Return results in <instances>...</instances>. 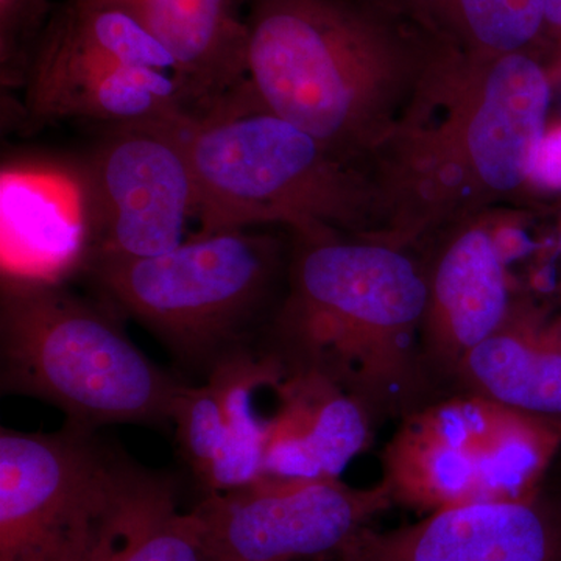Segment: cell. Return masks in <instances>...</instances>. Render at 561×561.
Wrapping results in <instances>:
<instances>
[{"instance_id":"cell-1","label":"cell","mask_w":561,"mask_h":561,"mask_svg":"<svg viewBox=\"0 0 561 561\" xmlns=\"http://www.w3.org/2000/svg\"><path fill=\"white\" fill-rule=\"evenodd\" d=\"M553 79L529 51L482 57L435 46L415 98L371 171L390 242L416 249L470 217L519 205L548 131Z\"/></svg>"},{"instance_id":"cell-2","label":"cell","mask_w":561,"mask_h":561,"mask_svg":"<svg viewBox=\"0 0 561 561\" xmlns=\"http://www.w3.org/2000/svg\"><path fill=\"white\" fill-rule=\"evenodd\" d=\"M289 234L286 289L264 330L265 353L286 371L330 379L378 424L435 400L421 357L420 254L378 239Z\"/></svg>"},{"instance_id":"cell-3","label":"cell","mask_w":561,"mask_h":561,"mask_svg":"<svg viewBox=\"0 0 561 561\" xmlns=\"http://www.w3.org/2000/svg\"><path fill=\"white\" fill-rule=\"evenodd\" d=\"M247 33L254 103L370 169L435 50L359 0H249Z\"/></svg>"},{"instance_id":"cell-4","label":"cell","mask_w":561,"mask_h":561,"mask_svg":"<svg viewBox=\"0 0 561 561\" xmlns=\"http://www.w3.org/2000/svg\"><path fill=\"white\" fill-rule=\"evenodd\" d=\"M198 232L280 227L390 242V217L370 168L250 103L190 122Z\"/></svg>"},{"instance_id":"cell-5","label":"cell","mask_w":561,"mask_h":561,"mask_svg":"<svg viewBox=\"0 0 561 561\" xmlns=\"http://www.w3.org/2000/svg\"><path fill=\"white\" fill-rule=\"evenodd\" d=\"M0 387L49 402L73 426L172 423L184 383L125 334L110 308L60 280L2 273Z\"/></svg>"},{"instance_id":"cell-6","label":"cell","mask_w":561,"mask_h":561,"mask_svg":"<svg viewBox=\"0 0 561 561\" xmlns=\"http://www.w3.org/2000/svg\"><path fill=\"white\" fill-rule=\"evenodd\" d=\"M172 504L168 479L111 451L95 431L0 430V561H110Z\"/></svg>"},{"instance_id":"cell-7","label":"cell","mask_w":561,"mask_h":561,"mask_svg":"<svg viewBox=\"0 0 561 561\" xmlns=\"http://www.w3.org/2000/svg\"><path fill=\"white\" fill-rule=\"evenodd\" d=\"M289 257L290 238L247 228L197 232L158 256L94 257L84 272L111 308L210 371L265 330L283 300Z\"/></svg>"},{"instance_id":"cell-8","label":"cell","mask_w":561,"mask_h":561,"mask_svg":"<svg viewBox=\"0 0 561 561\" xmlns=\"http://www.w3.org/2000/svg\"><path fill=\"white\" fill-rule=\"evenodd\" d=\"M561 453V430L500 402L453 391L400 420L383 445L393 505L430 515L537 496Z\"/></svg>"},{"instance_id":"cell-9","label":"cell","mask_w":561,"mask_h":561,"mask_svg":"<svg viewBox=\"0 0 561 561\" xmlns=\"http://www.w3.org/2000/svg\"><path fill=\"white\" fill-rule=\"evenodd\" d=\"M191 119L106 127L83 162L94 214L90 261L158 256L186 241L187 221L197 210Z\"/></svg>"},{"instance_id":"cell-10","label":"cell","mask_w":561,"mask_h":561,"mask_svg":"<svg viewBox=\"0 0 561 561\" xmlns=\"http://www.w3.org/2000/svg\"><path fill=\"white\" fill-rule=\"evenodd\" d=\"M391 507L381 481L357 489L342 479H261L245 489L209 493L194 512L208 559L305 561L337 552Z\"/></svg>"},{"instance_id":"cell-11","label":"cell","mask_w":561,"mask_h":561,"mask_svg":"<svg viewBox=\"0 0 561 561\" xmlns=\"http://www.w3.org/2000/svg\"><path fill=\"white\" fill-rule=\"evenodd\" d=\"M421 256L427 300L420 346L424 370L443 397L461 362L500 330L519 297L493 232V210L435 232Z\"/></svg>"},{"instance_id":"cell-12","label":"cell","mask_w":561,"mask_h":561,"mask_svg":"<svg viewBox=\"0 0 561 561\" xmlns=\"http://www.w3.org/2000/svg\"><path fill=\"white\" fill-rule=\"evenodd\" d=\"M335 561H561V493L482 502L424 515L397 529L362 527Z\"/></svg>"},{"instance_id":"cell-13","label":"cell","mask_w":561,"mask_h":561,"mask_svg":"<svg viewBox=\"0 0 561 561\" xmlns=\"http://www.w3.org/2000/svg\"><path fill=\"white\" fill-rule=\"evenodd\" d=\"M3 273L60 280L90 261L94 214L83 164L2 169Z\"/></svg>"},{"instance_id":"cell-14","label":"cell","mask_w":561,"mask_h":561,"mask_svg":"<svg viewBox=\"0 0 561 561\" xmlns=\"http://www.w3.org/2000/svg\"><path fill=\"white\" fill-rule=\"evenodd\" d=\"M131 14L171 55L184 110L205 119L247 92L249 0H80Z\"/></svg>"},{"instance_id":"cell-15","label":"cell","mask_w":561,"mask_h":561,"mask_svg":"<svg viewBox=\"0 0 561 561\" xmlns=\"http://www.w3.org/2000/svg\"><path fill=\"white\" fill-rule=\"evenodd\" d=\"M376 426L367 408L330 379L284 370L275 386L262 479H341L371 448Z\"/></svg>"},{"instance_id":"cell-16","label":"cell","mask_w":561,"mask_h":561,"mask_svg":"<svg viewBox=\"0 0 561 561\" xmlns=\"http://www.w3.org/2000/svg\"><path fill=\"white\" fill-rule=\"evenodd\" d=\"M519 295L504 324L461 362L453 391H468L561 430V312Z\"/></svg>"},{"instance_id":"cell-17","label":"cell","mask_w":561,"mask_h":561,"mask_svg":"<svg viewBox=\"0 0 561 561\" xmlns=\"http://www.w3.org/2000/svg\"><path fill=\"white\" fill-rule=\"evenodd\" d=\"M22 88L32 124L83 119L111 127L190 116L173 73L147 66H31Z\"/></svg>"},{"instance_id":"cell-18","label":"cell","mask_w":561,"mask_h":561,"mask_svg":"<svg viewBox=\"0 0 561 561\" xmlns=\"http://www.w3.org/2000/svg\"><path fill=\"white\" fill-rule=\"evenodd\" d=\"M432 46L467 55L541 58L545 0H359Z\"/></svg>"},{"instance_id":"cell-19","label":"cell","mask_w":561,"mask_h":561,"mask_svg":"<svg viewBox=\"0 0 561 561\" xmlns=\"http://www.w3.org/2000/svg\"><path fill=\"white\" fill-rule=\"evenodd\" d=\"M284 368L271 354L231 351L209 371L219 383L227 435L203 485L209 493L245 489L264 476L268 419L257 408L262 391L283 378Z\"/></svg>"},{"instance_id":"cell-20","label":"cell","mask_w":561,"mask_h":561,"mask_svg":"<svg viewBox=\"0 0 561 561\" xmlns=\"http://www.w3.org/2000/svg\"><path fill=\"white\" fill-rule=\"evenodd\" d=\"M172 423L184 459L195 476L205 481L227 435L219 383L209 376L201 387L184 383L173 404Z\"/></svg>"},{"instance_id":"cell-21","label":"cell","mask_w":561,"mask_h":561,"mask_svg":"<svg viewBox=\"0 0 561 561\" xmlns=\"http://www.w3.org/2000/svg\"><path fill=\"white\" fill-rule=\"evenodd\" d=\"M202 522L195 512L162 508L131 531L110 561H206Z\"/></svg>"},{"instance_id":"cell-22","label":"cell","mask_w":561,"mask_h":561,"mask_svg":"<svg viewBox=\"0 0 561 561\" xmlns=\"http://www.w3.org/2000/svg\"><path fill=\"white\" fill-rule=\"evenodd\" d=\"M530 186L531 190L561 192V124L548 128L535 151Z\"/></svg>"},{"instance_id":"cell-23","label":"cell","mask_w":561,"mask_h":561,"mask_svg":"<svg viewBox=\"0 0 561 561\" xmlns=\"http://www.w3.org/2000/svg\"><path fill=\"white\" fill-rule=\"evenodd\" d=\"M541 60L552 76L561 72V0H545Z\"/></svg>"},{"instance_id":"cell-24","label":"cell","mask_w":561,"mask_h":561,"mask_svg":"<svg viewBox=\"0 0 561 561\" xmlns=\"http://www.w3.org/2000/svg\"><path fill=\"white\" fill-rule=\"evenodd\" d=\"M542 256L552 257V260H561V213L559 225H557V234L553 241H549L546 249L542 250Z\"/></svg>"},{"instance_id":"cell-25","label":"cell","mask_w":561,"mask_h":561,"mask_svg":"<svg viewBox=\"0 0 561 561\" xmlns=\"http://www.w3.org/2000/svg\"><path fill=\"white\" fill-rule=\"evenodd\" d=\"M305 561H335V559L332 556H328V557H321V559L305 560Z\"/></svg>"},{"instance_id":"cell-26","label":"cell","mask_w":561,"mask_h":561,"mask_svg":"<svg viewBox=\"0 0 561 561\" xmlns=\"http://www.w3.org/2000/svg\"><path fill=\"white\" fill-rule=\"evenodd\" d=\"M549 486H551V489H553V490H559V491H561V486H552V485H549Z\"/></svg>"},{"instance_id":"cell-27","label":"cell","mask_w":561,"mask_h":561,"mask_svg":"<svg viewBox=\"0 0 561 561\" xmlns=\"http://www.w3.org/2000/svg\"><path fill=\"white\" fill-rule=\"evenodd\" d=\"M557 76L561 77V72L557 73ZM557 76H552V79H553V77H557ZM560 102H561V92H560Z\"/></svg>"},{"instance_id":"cell-28","label":"cell","mask_w":561,"mask_h":561,"mask_svg":"<svg viewBox=\"0 0 561 561\" xmlns=\"http://www.w3.org/2000/svg\"><path fill=\"white\" fill-rule=\"evenodd\" d=\"M206 561H220V560L206 559Z\"/></svg>"}]
</instances>
